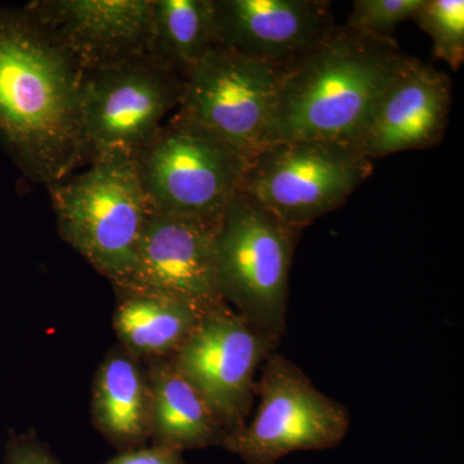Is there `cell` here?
I'll return each instance as SVG.
<instances>
[{"instance_id": "1", "label": "cell", "mask_w": 464, "mask_h": 464, "mask_svg": "<svg viewBox=\"0 0 464 464\" xmlns=\"http://www.w3.org/2000/svg\"><path fill=\"white\" fill-rule=\"evenodd\" d=\"M83 78L29 9L0 8V143L33 181L50 186L83 160Z\"/></svg>"}, {"instance_id": "2", "label": "cell", "mask_w": 464, "mask_h": 464, "mask_svg": "<svg viewBox=\"0 0 464 464\" xmlns=\"http://www.w3.org/2000/svg\"><path fill=\"white\" fill-rule=\"evenodd\" d=\"M406 60L392 39L337 27L286 67L265 145L302 140L353 143Z\"/></svg>"}, {"instance_id": "3", "label": "cell", "mask_w": 464, "mask_h": 464, "mask_svg": "<svg viewBox=\"0 0 464 464\" xmlns=\"http://www.w3.org/2000/svg\"><path fill=\"white\" fill-rule=\"evenodd\" d=\"M90 163L48 186L52 206L63 239L119 286L132 270L150 203L133 154L111 152Z\"/></svg>"}, {"instance_id": "4", "label": "cell", "mask_w": 464, "mask_h": 464, "mask_svg": "<svg viewBox=\"0 0 464 464\" xmlns=\"http://www.w3.org/2000/svg\"><path fill=\"white\" fill-rule=\"evenodd\" d=\"M299 232L239 190L216 230L219 295L275 343L285 334L290 266Z\"/></svg>"}, {"instance_id": "5", "label": "cell", "mask_w": 464, "mask_h": 464, "mask_svg": "<svg viewBox=\"0 0 464 464\" xmlns=\"http://www.w3.org/2000/svg\"><path fill=\"white\" fill-rule=\"evenodd\" d=\"M150 207L218 225L249 157L174 112L133 154Z\"/></svg>"}, {"instance_id": "6", "label": "cell", "mask_w": 464, "mask_h": 464, "mask_svg": "<svg viewBox=\"0 0 464 464\" xmlns=\"http://www.w3.org/2000/svg\"><path fill=\"white\" fill-rule=\"evenodd\" d=\"M373 169L351 142H274L249 158L239 191L302 231L343 206Z\"/></svg>"}, {"instance_id": "7", "label": "cell", "mask_w": 464, "mask_h": 464, "mask_svg": "<svg viewBox=\"0 0 464 464\" xmlns=\"http://www.w3.org/2000/svg\"><path fill=\"white\" fill-rule=\"evenodd\" d=\"M257 396L253 420L222 447L246 464H276L295 451L335 448L347 435L346 406L317 390L295 362L276 351L261 366Z\"/></svg>"}, {"instance_id": "8", "label": "cell", "mask_w": 464, "mask_h": 464, "mask_svg": "<svg viewBox=\"0 0 464 464\" xmlns=\"http://www.w3.org/2000/svg\"><path fill=\"white\" fill-rule=\"evenodd\" d=\"M183 92L185 79L149 53L84 72L82 158L134 154L176 112Z\"/></svg>"}, {"instance_id": "9", "label": "cell", "mask_w": 464, "mask_h": 464, "mask_svg": "<svg viewBox=\"0 0 464 464\" xmlns=\"http://www.w3.org/2000/svg\"><path fill=\"white\" fill-rule=\"evenodd\" d=\"M285 69L216 45L186 76L176 112L250 158L265 145Z\"/></svg>"}, {"instance_id": "10", "label": "cell", "mask_w": 464, "mask_h": 464, "mask_svg": "<svg viewBox=\"0 0 464 464\" xmlns=\"http://www.w3.org/2000/svg\"><path fill=\"white\" fill-rule=\"evenodd\" d=\"M276 346L222 302L204 314L172 360L206 399L228 438L248 422L256 373Z\"/></svg>"}, {"instance_id": "11", "label": "cell", "mask_w": 464, "mask_h": 464, "mask_svg": "<svg viewBox=\"0 0 464 464\" xmlns=\"http://www.w3.org/2000/svg\"><path fill=\"white\" fill-rule=\"evenodd\" d=\"M218 47L288 67L337 29L323 0H213Z\"/></svg>"}, {"instance_id": "12", "label": "cell", "mask_w": 464, "mask_h": 464, "mask_svg": "<svg viewBox=\"0 0 464 464\" xmlns=\"http://www.w3.org/2000/svg\"><path fill=\"white\" fill-rule=\"evenodd\" d=\"M217 227L150 207L132 270L114 288L170 293L209 307L222 304L216 280Z\"/></svg>"}, {"instance_id": "13", "label": "cell", "mask_w": 464, "mask_h": 464, "mask_svg": "<svg viewBox=\"0 0 464 464\" xmlns=\"http://www.w3.org/2000/svg\"><path fill=\"white\" fill-rule=\"evenodd\" d=\"M450 106V78L408 57L378 97L353 145L371 160L431 149L444 139Z\"/></svg>"}, {"instance_id": "14", "label": "cell", "mask_w": 464, "mask_h": 464, "mask_svg": "<svg viewBox=\"0 0 464 464\" xmlns=\"http://www.w3.org/2000/svg\"><path fill=\"white\" fill-rule=\"evenodd\" d=\"M25 7L84 72L148 53L152 0H36Z\"/></svg>"}, {"instance_id": "15", "label": "cell", "mask_w": 464, "mask_h": 464, "mask_svg": "<svg viewBox=\"0 0 464 464\" xmlns=\"http://www.w3.org/2000/svg\"><path fill=\"white\" fill-rule=\"evenodd\" d=\"M115 292L119 301L114 331L119 346L142 362L176 355L197 331L204 314L215 307L155 290Z\"/></svg>"}, {"instance_id": "16", "label": "cell", "mask_w": 464, "mask_h": 464, "mask_svg": "<svg viewBox=\"0 0 464 464\" xmlns=\"http://www.w3.org/2000/svg\"><path fill=\"white\" fill-rule=\"evenodd\" d=\"M94 429L119 451L146 447L151 436V391L146 365L123 347L109 351L92 387Z\"/></svg>"}, {"instance_id": "17", "label": "cell", "mask_w": 464, "mask_h": 464, "mask_svg": "<svg viewBox=\"0 0 464 464\" xmlns=\"http://www.w3.org/2000/svg\"><path fill=\"white\" fill-rule=\"evenodd\" d=\"M151 391L152 445L183 451L224 447L227 433L172 357L143 362Z\"/></svg>"}, {"instance_id": "18", "label": "cell", "mask_w": 464, "mask_h": 464, "mask_svg": "<svg viewBox=\"0 0 464 464\" xmlns=\"http://www.w3.org/2000/svg\"><path fill=\"white\" fill-rule=\"evenodd\" d=\"M216 45L213 0H152L150 56L186 79Z\"/></svg>"}, {"instance_id": "19", "label": "cell", "mask_w": 464, "mask_h": 464, "mask_svg": "<svg viewBox=\"0 0 464 464\" xmlns=\"http://www.w3.org/2000/svg\"><path fill=\"white\" fill-rule=\"evenodd\" d=\"M413 21L432 39L436 58L453 70L463 65V0H423Z\"/></svg>"}, {"instance_id": "20", "label": "cell", "mask_w": 464, "mask_h": 464, "mask_svg": "<svg viewBox=\"0 0 464 464\" xmlns=\"http://www.w3.org/2000/svg\"><path fill=\"white\" fill-rule=\"evenodd\" d=\"M423 0H356L344 26L375 39H392L401 23L413 20Z\"/></svg>"}, {"instance_id": "21", "label": "cell", "mask_w": 464, "mask_h": 464, "mask_svg": "<svg viewBox=\"0 0 464 464\" xmlns=\"http://www.w3.org/2000/svg\"><path fill=\"white\" fill-rule=\"evenodd\" d=\"M5 464H61L50 447L34 431L9 433Z\"/></svg>"}, {"instance_id": "22", "label": "cell", "mask_w": 464, "mask_h": 464, "mask_svg": "<svg viewBox=\"0 0 464 464\" xmlns=\"http://www.w3.org/2000/svg\"><path fill=\"white\" fill-rule=\"evenodd\" d=\"M103 464H185L181 451L163 447H142L121 451Z\"/></svg>"}]
</instances>
